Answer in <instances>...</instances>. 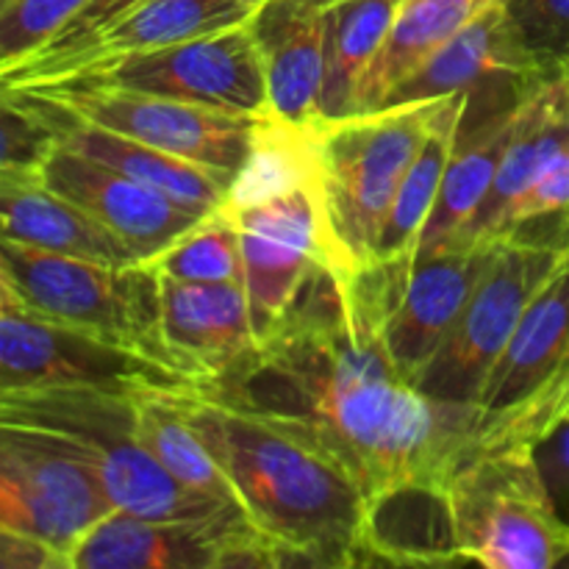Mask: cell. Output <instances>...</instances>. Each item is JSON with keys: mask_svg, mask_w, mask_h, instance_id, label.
Listing matches in <instances>:
<instances>
[{"mask_svg": "<svg viewBox=\"0 0 569 569\" xmlns=\"http://www.w3.org/2000/svg\"><path fill=\"white\" fill-rule=\"evenodd\" d=\"M0 133H3V159L0 176H39L59 137L39 111L11 89L0 98Z\"/></svg>", "mask_w": 569, "mask_h": 569, "instance_id": "obj_30", "label": "cell"}, {"mask_svg": "<svg viewBox=\"0 0 569 569\" xmlns=\"http://www.w3.org/2000/svg\"><path fill=\"white\" fill-rule=\"evenodd\" d=\"M11 92L20 94L33 111H39L53 126L59 144L81 156H89L100 164L114 167L122 176L176 200L178 206L194 211L198 217H211L231 203L237 183L222 176V172L200 167L194 161L181 159V156L167 153V150L150 148V144L137 142V139L120 137V133L106 131V128L76 120L56 103H50L44 94L31 92V89H11Z\"/></svg>", "mask_w": 569, "mask_h": 569, "instance_id": "obj_20", "label": "cell"}, {"mask_svg": "<svg viewBox=\"0 0 569 569\" xmlns=\"http://www.w3.org/2000/svg\"><path fill=\"white\" fill-rule=\"evenodd\" d=\"M0 289L37 315L133 350L187 378L167 350L161 278L150 264L111 267L3 239Z\"/></svg>", "mask_w": 569, "mask_h": 569, "instance_id": "obj_5", "label": "cell"}, {"mask_svg": "<svg viewBox=\"0 0 569 569\" xmlns=\"http://www.w3.org/2000/svg\"><path fill=\"white\" fill-rule=\"evenodd\" d=\"M0 226L3 239L48 253L111 267L142 264L120 237L106 231L39 176H0Z\"/></svg>", "mask_w": 569, "mask_h": 569, "instance_id": "obj_23", "label": "cell"}, {"mask_svg": "<svg viewBox=\"0 0 569 569\" xmlns=\"http://www.w3.org/2000/svg\"><path fill=\"white\" fill-rule=\"evenodd\" d=\"M522 44L548 70L569 53V0H506Z\"/></svg>", "mask_w": 569, "mask_h": 569, "instance_id": "obj_33", "label": "cell"}, {"mask_svg": "<svg viewBox=\"0 0 569 569\" xmlns=\"http://www.w3.org/2000/svg\"><path fill=\"white\" fill-rule=\"evenodd\" d=\"M565 211H569V144L550 161L548 170L533 181V187L528 189L526 198H522L520 203H517V209L511 211L506 237L515 233L520 226H526V222L565 214Z\"/></svg>", "mask_w": 569, "mask_h": 569, "instance_id": "obj_34", "label": "cell"}, {"mask_svg": "<svg viewBox=\"0 0 569 569\" xmlns=\"http://www.w3.org/2000/svg\"><path fill=\"white\" fill-rule=\"evenodd\" d=\"M553 72L522 44L506 0H500L428 53L381 106L420 103L456 92H533Z\"/></svg>", "mask_w": 569, "mask_h": 569, "instance_id": "obj_15", "label": "cell"}, {"mask_svg": "<svg viewBox=\"0 0 569 569\" xmlns=\"http://www.w3.org/2000/svg\"><path fill=\"white\" fill-rule=\"evenodd\" d=\"M403 3L406 0H333L328 11L322 120L356 114L361 83L387 44Z\"/></svg>", "mask_w": 569, "mask_h": 569, "instance_id": "obj_25", "label": "cell"}, {"mask_svg": "<svg viewBox=\"0 0 569 569\" xmlns=\"http://www.w3.org/2000/svg\"><path fill=\"white\" fill-rule=\"evenodd\" d=\"M556 70H559V76H561V78H565V81L569 83V53L565 56V59H561V61H559V67H556Z\"/></svg>", "mask_w": 569, "mask_h": 569, "instance_id": "obj_38", "label": "cell"}, {"mask_svg": "<svg viewBox=\"0 0 569 569\" xmlns=\"http://www.w3.org/2000/svg\"><path fill=\"white\" fill-rule=\"evenodd\" d=\"M0 422L44 428L76 445L100 472L111 503L128 515L187 520L228 509L189 492L161 467L139 437L137 406L128 392L94 387L9 389L0 392Z\"/></svg>", "mask_w": 569, "mask_h": 569, "instance_id": "obj_4", "label": "cell"}, {"mask_svg": "<svg viewBox=\"0 0 569 569\" xmlns=\"http://www.w3.org/2000/svg\"><path fill=\"white\" fill-rule=\"evenodd\" d=\"M159 276L183 283L242 281V248L231 209L200 220L187 237L148 261Z\"/></svg>", "mask_w": 569, "mask_h": 569, "instance_id": "obj_29", "label": "cell"}, {"mask_svg": "<svg viewBox=\"0 0 569 569\" xmlns=\"http://www.w3.org/2000/svg\"><path fill=\"white\" fill-rule=\"evenodd\" d=\"M531 448L556 509L569 520V411Z\"/></svg>", "mask_w": 569, "mask_h": 569, "instance_id": "obj_35", "label": "cell"}, {"mask_svg": "<svg viewBox=\"0 0 569 569\" xmlns=\"http://www.w3.org/2000/svg\"><path fill=\"white\" fill-rule=\"evenodd\" d=\"M569 250V211L526 222L498 239L492 264L483 272L470 303L422 372L420 389L439 403H481L495 361L509 345L522 311Z\"/></svg>", "mask_w": 569, "mask_h": 569, "instance_id": "obj_6", "label": "cell"}, {"mask_svg": "<svg viewBox=\"0 0 569 569\" xmlns=\"http://www.w3.org/2000/svg\"><path fill=\"white\" fill-rule=\"evenodd\" d=\"M367 565H459V531L448 483H400L367 500Z\"/></svg>", "mask_w": 569, "mask_h": 569, "instance_id": "obj_22", "label": "cell"}, {"mask_svg": "<svg viewBox=\"0 0 569 569\" xmlns=\"http://www.w3.org/2000/svg\"><path fill=\"white\" fill-rule=\"evenodd\" d=\"M495 250L498 239H467L415 248L350 272L383 348L415 387L470 303Z\"/></svg>", "mask_w": 569, "mask_h": 569, "instance_id": "obj_8", "label": "cell"}, {"mask_svg": "<svg viewBox=\"0 0 569 569\" xmlns=\"http://www.w3.org/2000/svg\"><path fill=\"white\" fill-rule=\"evenodd\" d=\"M87 0H0V70L42 48Z\"/></svg>", "mask_w": 569, "mask_h": 569, "instance_id": "obj_31", "label": "cell"}, {"mask_svg": "<svg viewBox=\"0 0 569 569\" xmlns=\"http://www.w3.org/2000/svg\"><path fill=\"white\" fill-rule=\"evenodd\" d=\"M445 98L322 120L309 131L328 259L356 272L378 259L383 226Z\"/></svg>", "mask_w": 569, "mask_h": 569, "instance_id": "obj_3", "label": "cell"}, {"mask_svg": "<svg viewBox=\"0 0 569 569\" xmlns=\"http://www.w3.org/2000/svg\"><path fill=\"white\" fill-rule=\"evenodd\" d=\"M144 0H87L81 11L70 17L42 48H37L33 53H28L26 59H20L17 64L3 67L0 78L6 76H20V72L37 70V67L50 64V61H59L64 56L76 53V50L87 48L89 42L106 33L109 28H114L122 17L131 14L137 6H142Z\"/></svg>", "mask_w": 569, "mask_h": 569, "instance_id": "obj_32", "label": "cell"}, {"mask_svg": "<svg viewBox=\"0 0 569 569\" xmlns=\"http://www.w3.org/2000/svg\"><path fill=\"white\" fill-rule=\"evenodd\" d=\"M500 0H406L387 44L361 83L356 114L381 109L387 94L456 31Z\"/></svg>", "mask_w": 569, "mask_h": 569, "instance_id": "obj_26", "label": "cell"}, {"mask_svg": "<svg viewBox=\"0 0 569 569\" xmlns=\"http://www.w3.org/2000/svg\"><path fill=\"white\" fill-rule=\"evenodd\" d=\"M567 411H569V403H567ZM567 411H565V415H567Z\"/></svg>", "mask_w": 569, "mask_h": 569, "instance_id": "obj_39", "label": "cell"}, {"mask_svg": "<svg viewBox=\"0 0 569 569\" xmlns=\"http://www.w3.org/2000/svg\"><path fill=\"white\" fill-rule=\"evenodd\" d=\"M239 3H242V6H244V9H248V11H250V14H256V11H259V9H261V6H264V3H267V0H239Z\"/></svg>", "mask_w": 569, "mask_h": 569, "instance_id": "obj_37", "label": "cell"}, {"mask_svg": "<svg viewBox=\"0 0 569 569\" xmlns=\"http://www.w3.org/2000/svg\"><path fill=\"white\" fill-rule=\"evenodd\" d=\"M228 209L237 222L242 283L261 342L289 311L311 267L328 259L315 170L287 192L256 203H228Z\"/></svg>", "mask_w": 569, "mask_h": 569, "instance_id": "obj_14", "label": "cell"}, {"mask_svg": "<svg viewBox=\"0 0 569 569\" xmlns=\"http://www.w3.org/2000/svg\"><path fill=\"white\" fill-rule=\"evenodd\" d=\"M172 398L222 465L244 515L295 567L367 565V498L331 456L203 383L172 387Z\"/></svg>", "mask_w": 569, "mask_h": 569, "instance_id": "obj_2", "label": "cell"}, {"mask_svg": "<svg viewBox=\"0 0 569 569\" xmlns=\"http://www.w3.org/2000/svg\"><path fill=\"white\" fill-rule=\"evenodd\" d=\"M133 406L139 437L178 483L211 503L242 509L222 465L172 398V387L144 389L133 395Z\"/></svg>", "mask_w": 569, "mask_h": 569, "instance_id": "obj_27", "label": "cell"}, {"mask_svg": "<svg viewBox=\"0 0 569 569\" xmlns=\"http://www.w3.org/2000/svg\"><path fill=\"white\" fill-rule=\"evenodd\" d=\"M64 81L137 89V92L167 94L187 103L233 111V114L270 117L264 67L248 22L187 39L170 48L131 56L103 70L83 72Z\"/></svg>", "mask_w": 569, "mask_h": 569, "instance_id": "obj_13", "label": "cell"}, {"mask_svg": "<svg viewBox=\"0 0 569 569\" xmlns=\"http://www.w3.org/2000/svg\"><path fill=\"white\" fill-rule=\"evenodd\" d=\"M522 103L492 111L481 120H461L459 142L450 156L437 206L417 248H445V244L467 242V231L492 189Z\"/></svg>", "mask_w": 569, "mask_h": 569, "instance_id": "obj_24", "label": "cell"}, {"mask_svg": "<svg viewBox=\"0 0 569 569\" xmlns=\"http://www.w3.org/2000/svg\"><path fill=\"white\" fill-rule=\"evenodd\" d=\"M567 144L569 83L556 70L520 106L509 148L500 159L498 176L467 231V239H503L511 211Z\"/></svg>", "mask_w": 569, "mask_h": 569, "instance_id": "obj_21", "label": "cell"}, {"mask_svg": "<svg viewBox=\"0 0 569 569\" xmlns=\"http://www.w3.org/2000/svg\"><path fill=\"white\" fill-rule=\"evenodd\" d=\"M461 559L489 569L569 565V520L542 481L531 445L481 450L450 478Z\"/></svg>", "mask_w": 569, "mask_h": 569, "instance_id": "obj_7", "label": "cell"}, {"mask_svg": "<svg viewBox=\"0 0 569 569\" xmlns=\"http://www.w3.org/2000/svg\"><path fill=\"white\" fill-rule=\"evenodd\" d=\"M331 6L333 0H267L248 20L264 67L270 120L300 133L322 120Z\"/></svg>", "mask_w": 569, "mask_h": 569, "instance_id": "obj_17", "label": "cell"}, {"mask_svg": "<svg viewBox=\"0 0 569 569\" xmlns=\"http://www.w3.org/2000/svg\"><path fill=\"white\" fill-rule=\"evenodd\" d=\"M159 278L161 331L189 381H220L259 345L242 281L183 283Z\"/></svg>", "mask_w": 569, "mask_h": 569, "instance_id": "obj_18", "label": "cell"}, {"mask_svg": "<svg viewBox=\"0 0 569 569\" xmlns=\"http://www.w3.org/2000/svg\"><path fill=\"white\" fill-rule=\"evenodd\" d=\"M103 478L72 442L37 426L0 422V528L67 556L114 511Z\"/></svg>", "mask_w": 569, "mask_h": 569, "instance_id": "obj_10", "label": "cell"}, {"mask_svg": "<svg viewBox=\"0 0 569 569\" xmlns=\"http://www.w3.org/2000/svg\"><path fill=\"white\" fill-rule=\"evenodd\" d=\"M465 106L467 92H456L445 98L426 144L417 153V159L411 161L409 172H406L403 183H400L398 194H395L381 242H378V259H395V256L409 253V250L420 244L422 231H426L428 220L433 214V206H437L448 161L453 156L456 142H459Z\"/></svg>", "mask_w": 569, "mask_h": 569, "instance_id": "obj_28", "label": "cell"}, {"mask_svg": "<svg viewBox=\"0 0 569 569\" xmlns=\"http://www.w3.org/2000/svg\"><path fill=\"white\" fill-rule=\"evenodd\" d=\"M31 92L44 94L50 103L76 120L209 167L231 178L233 183L248 170L270 126V117L233 114L167 94L103 83L59 81Z\"/></svg>", "mask_w": 569, "mask_h": 569, "instance_id": "obj_9", "label": "cell"}, {"mask_svg": "<svg viewBox=\"0 0 569 569\" xmlns=\"http://www.w3.org/2000/svg\"><path fill=\"white\" fill-rule=\"evenodd\" d=\"M0 569H70V561L28 533L0 528Z\"/></svg>", "mask_w": 569, "mask_h": 569, "instance_id": "obj_36", "label": "cell"}, {"mask_svg": "<svg viewBox=\"0 0 569 569\" xmlns=\"http://www.w3.org/2000/svg\"><path fill=\"white\" fill-rule=\"evenodd\" d=\"M292 556L242 509L150 520L114 509L72 553V569H278Z\"/></svg>", "mask_w": 569, "mask_h": 569, "instance_id": "obj_11", "label": "cell"}, {"mask_svg": "<svg viewBox=\"0 0 569 569\" xmlns=\"http://www.w3.org/2000/svg\"><path fill=\"white\" fill-rule=\"evenodd\" d=\"M203 387L320 448L367 500L400 483H448L478 453V409L422 395L383 348L353 276L328 259L281 322Z\"/></svg>", "mask_w": 569, "mask_h": 569, "instance_id": "obj_1", "label": "cell"}, {"mask_svg": "<svg viewBox=\"0 0 569 569\" xmlns=\"http://www.w3.org/2000/svg\"><path fill=\"white\" fill-rule=\"evenodd\" d=\"M192 383L156 361L37 315L0 289V392L37 387H94L137 395Z\"/></svg>", "mask_w": 569, "mask_h": 569, "instance_id": "obj_12", "label": "cell"}, {"mask_svg": "<svg viewBox=\"0 0 569 569\" xmlns=\"http://www.w3.org/2000/svg\"><path fill=\"white\" fill-rule=\"evenodd\" d=\"M250 17L253 14L239 0H144L87 48L37 67V70L6 76L0 81H3V89H37L44 83L83 76V72L103 70V67L126 61L131 56L242 26Z\"/></svg>", "mask_w": 569, "mask_h": 569, "instance_id": "obj_19", "label": "cell"}, {"mask_svg": "<svg viewBox=\"0 0 569 569\" xmlns=\"http://www.w3.org/2000/svg\"><path fill=\"white\" fill-rule=\"evenodd\" d=\"M39 178L67 200L81 206L106 231L120 237L142 264L164 253L200 220H206L161 192L122 176L114 167L100 164L64 144H56Z\"/></svg>", "mask_w": 569, "mask_h": 569, "instance_id": "obj_16", "label": "cell"}]
</instances>
